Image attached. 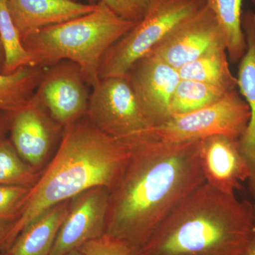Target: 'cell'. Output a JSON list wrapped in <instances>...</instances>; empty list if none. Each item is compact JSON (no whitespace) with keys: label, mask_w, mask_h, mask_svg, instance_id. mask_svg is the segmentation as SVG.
I'll return each instance as SVG.
<instances>
[{"label":"cell","mask_w":255,"mask_h":255,"mask_svg":"<svg viewBox=\"0 0 255 255\" xmlns=\"http://www.w3.org/2000/svg\"><path fill=\"white\" fill-rule=\"evenodd\" d=\"M31 187L0 185V223L13 224L22 214Z\"/></svg>","instance_id":"obj_23"},{"label":"cell","mask_w":255,"mask_h":255,"mask_svg":"<svg viewBox=\"0 0 255 255\" xmlns=\"http://www.w3.org/2000/svg\"><path fill=\"white\" fill-rule=\"evenodd\" d=\"M119 17L138 23L150 9L155 0H101Z\"/></svg>","instance_id":"obj_25"},{"label":"cell","mask_w":255,"mask_h":255,"mask_svg":"<svg viewBox=\"0 0 255 255\" xmlns=\"http://www.w3.org/2000/svg\"><path fill=\"white\" fill-rule=\"evenodd\" d=\"M254 208H255V205L254 206Z\"/></svg>","instance_id":"obj_34"},{"label":"cell","mask_w":255,"mask_h":255,"mask_svg":"<svg viewBox=\"0 0 255 255\" xmlns=\"http://www.w3.org/2000/svg\"><path fill=\"white\" fill-rule=\"evenodd\" d=\"M11 113L0 111V139L6 137L9 131Z\"/></svg>","instance_id":"obj_26"},{"label":"cell","mask_w":255,"mask_h":255,"mask_svg":"<svg viewBox=\"0 0 255 255\" xmlns=\"http://www.w3.org/2000/svg\"><path fill=\"white\" fill-rule=\"evenodd\" d=\"M126 75L151 128L167 122L172 116V96L181 80L177 69L148 53Z\"/></svg>","instance_id":"obj_11"},{"label":"cell","mask_w":255,"mask_h":255,"mask_svg":"<svg viewBox=\"0 0 255 255\" xmlns=\"http://www.w3.org/2000/svg\"><path fill=\"white\" fill-rule=\"evenodd\" d=\"M255 224L249 201L205 182L166 218L138 255H241Z\"/></svg>","instance_id":"obj_3"},{"label":"cell","mask_w":255,"mask_h":255,"mask_svg":"<svg viewBox=\"0 0 255 255\" xmlns=\"http://www.w3.org/2000/svg\"><path fill=\"white\" fill-rule=\"evenodd\" d=\"M66 255H84L82 254L81 252L79 251V250H77V251L71 252V253H68Z\"/></svg>","instance_id":"obj_31"},{"label":"cell","mask_w":255,"mask_h":255,"mask_svg":"<svg viewBox=\"0 0 255 255\" xmlns=\"http://www.w3.org/2000/svg\"><path fill=\"white\" fill-rule=\"evenodd\" d=\"M70 200L52 206L28 223L8 249L10 255H50Z\"/></svg>","instance_id":"obj_16"},{"label":"cell","mask_w":255,"mask_h":255,"mask_svg":"<svg viewBox=\"0 0 255 255\" xmlns=\"http://www.w3.org/2000/svg\"><path fill=\"white\" fill-rule=\"evenodd\" d=\"M121 140L130 155L110 191L105 234L138 252L166 218L206 182L200 140L164 142L145 132Z\"/></svg>","instance_id":"obj_1"},{"label":"cell","mask_w":255,"mask_h":255,"mask_svg":"<svg viewBox=\"0 0 255 255\" xmlns=\"http://www.w3.org/2000/svg\"><path fill=\"white\" fill-rule=\"evenodd\" d=\"M4 255H10L9 254V253H6V254H5Z\"/></svg>","instance_id":"obj_33"},{"label":"cell","mask_w":255,"mask_h":255,"mask_svg":"<svg viewBox=\"0 0 255 255\" xmlns=\"http://www.w3.org/2000/svg\"><path fill=\"white\" fill-rule=\"evenodd\" d=\"M78 250L84 255H138L131 247L106 234L87 242Z\"/></svg>","instance_id":"obj_24"},{"label":"cell","mask_w":255,"mask_h":255,"mask_svg":"<svg viewBox=\"0 0 255 255\" xmlns=\"http://www.w3.org/2000/svg\"><path fill=\"white\" fill-rule=\"evenodd\" d=\"M0 41L4 54L2 73L11 74L23 67H36L31 55L23 46L10 12L8 0H0Z\"/></svg>","instance_id":"obj_20"},{"label":"cell","mask_w":255,"mask_h":255,"mask_svg":"<svg viewBox=\"0 0 255 255\" xmlns=\"http://www.w3.org/2000/svg\"><path fill=\"white\" fill-rule=\"evenodd\" d=\"M206 4V0H155L141 21L106 52L100 79L127 75L137 60Z\"/></svg>","instance_id":"obj_5"},{"label":"cell","mask_w":255,"mask_h":255,"mask_svg":"<svg viewBox=\"0 0 255 255\" xmlns=\"http://www.w3.org/2000/svg\"><path fill=\"white\" fill-rule=\"evenodd\" d=\"M228 92L210 84L181 79L172 96L171 114H184L201 110L218 102Z\"/></svg>","instance_id":"obj_21"},{"label":"cell","mask_w":255,"mask_h":255,"mask_svg":"<svg viewBox=\"0 0 255 255\" xmlns=\"http://www.w3.org/2000/svg\"><path fill=\"white\" fill-rule=\"evenodd\" d=\"M129 155L127 143L100 131L87 117L64 128L56 152L31 187L22 214L11 226L5 248L9 249L28 223L52 206L91 188L110 191Z\"/></svg>","instance_id":"obj_2"},{"label":"cell","mask_w":255,"mask_h":255,"mask_svg":"<svg viewBox=\"0 0 255 255\" xmlns=\"http://www.w3.org/2000/svg\"><path fill=\"white\" fill-rule=\"evenodd\" d=\"M22 42L35 32L92 12L97 4L73 0H8Z\"/></svg>","instance_id":"obj_15"},{"label":"cell","mask_w":255,"mask_h":255,"mask_svg":"<svg viewBox=\"0 0 255 255\" xmlns=\"http://www.w3.org/2000/svg\"><path fill=\"white\" fill-rule=\"evenodd\" d=\"M45 68L23 67L11 74L0 72V111L14 113L27 103L41 82Z\"/></svg>","instance_id":"obj_18"},{"label":"cell","mask_w":255,"mask_h":255,"mask_svg":"<svg viewBox=\"0 0 255 255\" xmlns=\"http://www.w3.org/2000/svg\"><path fill=\"white\" fill-rule=\"evenodd\" d=\"M11 226L12 224L0 223V250L5 248Z\"/></svg>","instance_id":"obj_27"},{"label":"cell","mask_w":255,"mask_h":255,"mask_svg":"<svg viewBox=\"0 0 255 255\" xmlns=\"http://www.w3.org/2000/svg\"><path fill=\"white\" fill-rule=\"evenodd\" d=\"M241 255H255V224L251 241Z\"/></svg>","instance_id":"obj_28"},{"label":"cell","mask_w":255,"mask_h":255,"mask_svg":"<svg viewBox=\"0 0 255 255\" xmlns=\"http://www.w3.org/2000/svg\"><path fill=\"white\" fill-rule=\"evenodd\" d=\"M63 130L33 95L26 105L11 113L9 140L25 162L42 172L60 143Z\"/></svg>","instance_id":"obj_10"},{"label":"cell","mask_w":255,"mask_h":255,"mask_svg":"<svg viewBox=\"0 0 255 255\" xmlns=\"http://www.w3.org/2000/svg\"><path fill=\"white\" fill-rule=\"evenodd\" d=\"M73 1H78V2H80V1H85L87 4H97L101 0H73Z\"/></svg>","instance_id":"obj_30"},{"label":"cell","mask_w":255,"mask_h":255,"mask_svg":"<svg viewBox=\"0 0 255 255\" xmlns=\"http://www.w3.org/2000/svg\"><path fill=\"white\" fill-rule=\"evenodd\" d=\"M88 87L78 65L62 60L45 68L34 96L64 129L86 117Z\"/></svg>","instance_id":"obj_8"},{"label":"cell","mask_w":255,"mask_h":255,"mask_svg":"<svg viewBox=\"0 0 255 255\" xmlns=\"http://www.w3.org/2000/svg\"><path fill=\"white\" fill-rule=\"evenodd\" d=\"M41 174L21 158L9 139H0V185L33 187Z\"/></svg>","instance_id":"obj_22"},{"label":"cell","mask_w":255,"mask_h":255,"mask_svg":"<svg viewBox=\"0 0 255 255\" xmlns=\"http://www.w3.org/2000/svg\"><path fill=\"white\" fill-rule=\"evenodd\" d=\"M110 190L91 188L70 199L50 255H66L105 234Z\"/></svg>","instance_id":"obj_12"},{"label":"cell","mask_w":255,"mask_h":255,"mask_svg":"<svg viewBox=\"0 0 255 255\" xmlns=\"http://www.w3.org/2000/svg\"><path fill=\"white\" fill-rule=\"evenodd\" d=\"M222 30L228 58L240 62L247 50V42L242 28L243 0H206Z\"/></svg>","instance_id":"obj_19"},{"label":"cell","mask_w":255,"mask_h":255,"mask_svg":"<svg viewBox=\"0 0 255 255\" xmlns=\"http://www.w3.org/2000/svg\"><path fill=\"white\" fill-rule=\"evenodd\" d=\"M86 117L100 131L118 140L151 128L127 75L99 80L90 92Z\"/></svg>","instance_id":"obj_7"},{"label":"cell","mask_w":255,"mask_h":255,"mask_svg":"<svg viewBox=\"0 0 255 255\" xmlns=\"http://www.w3.org/2000/svg\"><path fill=\"white\" fill-rule=\"evenodd\" d=\"M252 1H253V4L255 5V0H252Z\"/></svg>","instance_id":"obj_32"},{"label":"cell","mask_w":255,"mask_h":255,"mask_svg":"<svg viewBox=\"0 0 255 255\" xmlns=\"http://www.w3.org/2000/svg\"><path fill=\"white\" fill-rule=\"evenodd\" d=\"M199 157L205 181L225 194L235 195L250 171L238 139L214 135L199 141Z\"/></svg>","instance_id":"obj_13"},{"label":"cell","mask_w":255,"mask_h":255,"mask_svg":"<svg viewBox=\"0 0 255 255\" xmlns=\"http://www.w3.org/2000/svg\"><path fill=\"white\" fill-rule=\"evenodd\" d=\"M182 80H195L221 87L228 92L236 90L238 80L228 63L226 48L212 50L178 69Z\"/></svg>","instance_id":"obj_17"},{"label":"cell","mask_w":255,"mask_h":255,"mask_svg":"<svg viewBox=\"0 0 255 255\" xmlns=\"http://www.w3.org/2000/svg\"><path fill=\"white\" fill-rule=\"evenodd\" d=\"M4 65V54L2 46H1V41H0V72L2 73L3 68Z\"/></svg>","instance_id":"obj_29"},{"label":"cell","mask_w":255,"mask_h":255,"mask_svg":"<svg viewBox=\"0 0 255 255\" xmlns=\"http://www.w3.org/2000/svg\"><path fill=\"white\" fill-rule=\"evenodd\" d=\"M242 28L247 42V50L240 60L238 87L251 112L249 122L238 139L240 149L250 171L248 188L255 200V13L248 10L242 15Z\"/></svg>","instance_id":"obj_14"},{"label":"cell","mask_w":255,"mask_h":255,"mask_svg":"<svg viewBox=\"0 0 255 255\" xmlns=\"http://www.w3.org/2000/svg\"><path fill=\"white\" fill-rule=\"evenodd\" d=\"M137 23L119 17L100 1L92 12L41 28L23 44L36 67L46 68L62 60L76 63L92 88L100 80L106 52Z\"/></svg>","instance_id":"obj_4"},{"label":"cell","mask_w":255,"mask_h":255,"mask_svg":"<svg viewBox=\"0 0 255 255\" xmlns=\"http://www.w3.org/2000/svg\"><path fill=\"white\" fill-rule=\"evenodd\" d=\"M250 117L248 104L236 90L201 110L172 115L164 124L145 132L156 140L168 142L198 141L219 135L238 140Z\"/></svg>","instance_id":"obj_6"},{"label":"cell","mask_w":255,"mask_h":255,"mask_svg":"<svg viewBox=\"0 0 255 255\" xmlns=\"http://www.w3.org/2000/svg\"><path fill=\"white\" fill-rule=\"evenodd\" d=\"M221 48H226L222 30L214 13L206 4L178 25L148 53L178 70Z\"/></svg>","instance_id":"obj_9"}]
</instances>
